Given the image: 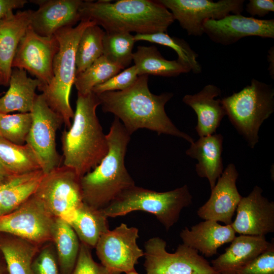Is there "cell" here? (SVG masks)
Instances as JSON below:
<instances>
[{
  "instance_id": "cell-1",
  "label": "cell",
  "mask_w": 274,
  "mask_h": 274,
  "mask_svg": "<svg viewBox=\"0 0 274 274\" xmlns=\"http://www.w3.org/2000/svg\"><path fill=\"white\" fill-rule=\"evenodd\" d=\"M148 76H139L136 81L122 91L105 92L96 94L105 113L113 114L122 121L131 135L140 128L160 134H169L194 142L189 135L180 130L165 113V104L173 96L171 92L159 95L151 93L148 87Z\"/></svg>"
},
{
  "instance_id": "cell-2",
  "label": "cell",
  "mask_w": 274,
  "mask_h": 274,
  "mask_svg": "<svg viewBox=\"0 0 274 274\" xmlns=\"http://www.w3.org/2000/svg\"><path fill=\"white\" fill-rule=\"evenodd\" d=\"M100 105L92 91L86 95L78 93L73 123L62 132L63 165L80 178L95 168L109 151L106 134L96 113Z\"/></svg>"
},
{
  "instance_id": "cell-3",
  "label": "cell",
  "mask_w": 274,
  "mask_h": 274,
  "mask_svg": "<svg viewBox=\"0 0 274 274\" xmlns=\"http://www.w3.org/2000/svg\"><path fill=\"white\" fill-rule=\"evenodd\" d=\"M80 21L88 20L106 32H135L136 34L166 32L174 22L171 12L158 1H82Z\"/></svg>"
},
{
  "instance_id": "cell-4",
  "label": "cell",
  "mask_w": 274,
  "mask_h": 274,
  "mask_svg": "<svg viewBox=\"0 0 274 274\" xmlns=\"http://www.w3.org/2000/svg\"><path fill=\"white\" fill-rule=\"evenodd\" d=\"M106 136L109 146L107 155L95 168L80 178L83 201L98 210L135 185L124 162L130 135L117 117Z\"/></svg>"
},
{
  "instance_id": "cell-5",
  "label": "cell",
  "mask_w": 274,
  "mask_h": 274,
  "mask_svg": "<svg viewBox=\"0 0 274 274\" xmlns=\"http://www.w3.org/2000/svg\"><path fill=\"white\" fill-rule=\"evenodd\" d=\"M93 24L95 23L93 21L82 20L77 26L62 28L54 34L59 49L53 62V78L48 85L39 89L48 106L60 116L68 129L74 116L70 96L76 76L77 48L83 32Z\"/></svg>"
},
{
  "instance_id": "cell-6",
  "label": "cell",
  "mask_w": 274,
  "mask_h": 274,
  "mask_svg": "<svg viewBox=\"0 0 274 274\" xmlns=\"http://www.w3.org/2000/svg\"><path fill=\"white\" fill-rule=\"evenodd\" d=\"M192 200L186 185L163 192L134 185L124 190L102 210L108 218L124 216L135 211L150 213L167 231L178 221L182 210L192 203Z\"/></svg>"
},
{
  "instance_id": "cell-7",
  "label": "cell",
  "mask_w": 274,
  "mask_h": 274,
  "mask_svg": "<svg viewBox=\"0 0 274 274\" xmlns=\"http://www.w3.org/2000/svg\"><path fill=\"white\" fill-rule=\"evenodd\" d=\"M229 121L253 148L263 122L274 111V88L255 79L242 90L221 99Z\"/></svg>"
},
{
  "instance_id": "cell-8",
  "label": "cell",
  "mask_w": 274,
  "mask_h": 274,
  "mask_svg": "<svg viewBox=\"0 0 274 274\" xmlns=\"http://www.w3.org/2000/svg\"><path fill=\"white\" fill-rule=\"evenodd\" d=\"M34 195L53 217L64 220L84 202L80 177L64 165L45 174Z\"/></svg>"
},
{
  "instance_id": "cell-9",
  "label": "cell",
  "mask_w": 274,
  "mask_h": 274,
  "mask_svg": "<svg viewBox=\"0 0 274 274\" xmlns=\"http://www.w3.org/2000/svg\"><path fill=\"white\" fill-rule=\"evenodd\" d=\"M166 246L159 237L145 243L144 265L147 274H219L196 250L183 244L174 253H169Z\"/></svg>"
},
{
  "instance_id": "cell-10",
  "label": "cell",
  "mask_w": 274,
  "mask_h": 274,
  "mask_svg": "<svg viewBox=\"0 0 274 274\" xmlns=\"http://www.w3.org/2000/svg\"><path fill=\"white\" fill-rule=\"evenodd\" d=\"M31 113L32 123L25 143L34 151L46 174L60 166L61 157L56 149V136L63 122L42 94H37Z\"/></svg>"
},
{
  "instance_id": "cell-11",
  "label": "cell",
  "mask_w": 274,
  "mask_h": 274,
  "mask_svg": "<svg viewBox=\"0 0 274 274\" xmlns=\"http://www.w3.org/2000/svg\"><path fill=\"white\" fill-rule=\"evenodd\" d=\"M55 218L33 194L16 210L0 215V233L22 238L39 246L52 241Z\"/></svg>"
},
{
  "instance_id": "cell-12",
  "label": "cell",
  "mask_w": 274,
  "mask_h": 274,
  "mask_svg": "<svg viewBox=\"0 0 274 274\" xmlns=\"http://www.w3.org/2000/svg\"><path fill=\"white\" fill-rule=\"evenodd\" d=\"M138 229L122 223L109 230L99 238L95 248L101 264L111 274H121L134 270L140 258L144 255L137 245Z\"/></svg>"
},
{
  "instance_id": "cell-13",
  "label": "cell",
  "mask_w": 274,
  "mask_h": 274,
  "mask_svg": "<svg viewBox=\"0 0 274 274\" xmlns=\"http://www.w3.org/2000/svg\"><path fill=\"white\" fill-rule=\"evenodd\" d=\"M189 36H201L203 24L209 19L218 20L231 14H241L244 0H159Z\"/></svg>"
},
{
  "instance_id": "cell-14",
  "label": "cell",
  "mask_w": 274,
  "mask_h": 274,
  "mask_svg": "<svg viewBox=\"0 0 274 274\" xmlns=\"http://www.w3.org/2000/svg\"><path fill=\"white\" fill-rule=\"evenodd\" d=\"M58 49L54 35L41 36L29 25L19 43L12 67L23 69L34 76L41 83L39 89L48 85L53 78V62Z\"/></svg>"
},
{
  "instance_id": "cell-15",
  "label": "cell",
  "mask_w": 274,
  "mask_h": 274,
  "mask_svg": "<svg viewBox=\"0 0 274 274\" xmlns=\"http://www.w3.org/2000/svg\"><path fill=\"white\" fill-rule=\"evenodd\" d=\"M203 30L211 41L225 46L249 36L273 39L274 19H260L241 14H231L220 19L205 21Z\"/></svg>"
},
{
  "instance_id": "cell-16",
  "label": "cell",
  "mask_w": 274,
  "mask_h": 274,
  "mask_svg": "<svg viewBox=\"0 0 274 274\" xmlns=\"http://www.w3.org/2000/svg\"><path fill=\"white\" fill-rule=\"evenodd\" d=\"M255 186L246 197H242L236 208V217L230 224L241 235L265 236L274 231V203L262 195Z\"/></svg>"
},
{
  "instance_id": "cell-17",
  "label": "cell",
  "mask_w": 274,
  "mask_h": 274,
  "mask_svg": "<svg viewBox=\"0 0 274 274\" xmlns=\"http://www.w3.org/2000/svg\"><path fill=\"white\" fill-rule=\"evenodd\" d=\"M238 176L235 166L229 164L223 170L208 200L197 211L198 216L206 220H211L230 225L232 219L242 196L236 185Z\"/></svg>"
},
{
  "instance_id": "cell-18",
  "label": "cell",
  "mask_w": 274,
  "mask_h": 274,
  "mask_svg": "<svg viewBox=\"0 0 274 274\" xmlns=\"http://www.w3.org/2000/svg\"><path fill=\"white\" fill-rule=\"evenodd\" d=\"M80 0H33L39 6L33 11L30 26L39 35L50 37L59 29L80 21Z\"/></svg>"
},
{
  "instance_id": "cell-19",
  "label": "cell",
  "mask_w": 274,
  "mask_h": 274,
  "mask_svg": "<svg viewBox=\"0 0 274 274\" xmlns=\"http://www.w3.org/2000/svg\"><path fill=\"white\" fill-rule=\"evenodd\" d=\"M33 10L10 12L0 21V85L8 86L18 45L30 25Z\"/></svg>"
},
{
  "instance_id": "cell-20",
  "label": "cell",
  "mask_w": 274,
  "mask_h": 274,
  "mask_svg": "<svg viewBox=\"0 0 274 274\" xmlns=\"http://www.w3.org/2000/svg\"><path fill=\"white\" fill-rule=\"evenodd\" d=\"M221 91L214 84H208L194 94H186L182 101L190 107L197 117L195 130L199 137L215 133L222 119L226 115L221 99H215Z\"/></svg>"
},
{
  "instance_id": "cell-21",
  "label": "cell",
  "mask_w": 274,
  "mask_h": 274,
  "mask_svg": "<svg viewBox=\"0 0 274 274\" xmlns=\"http://www.w3.org/2000/svg\"><path fill=\"white\" fill-rule=\"evenodd\" d=\"M270 243L265 236H235L225 252L211 261L212 266L219 274H235L264 251Z\"/></svg>"
},
{
  "instance_id": "cell-22",
  "label": "cell",
  "mask_w": 274,
  "mask_h": 274,
  "mask_svg": "<svg viewBox=\"0 0 274 274\" xmlns=\"http://www.w3.org/2000/svg\"><path fill=\"white\" fill-rule=\"evenodd\" d=\"M180 235L184 244L210 257L217 254L219 247L231 242L235 232L230 225H221L215 221L206 220L190 230L186 227Z\"/></svg>"
},
{
  "instance_id": "cell-23",
  "label": "cell",
  "mask_w": 274,
  "mask_h": 274,
  "mask_svg": "<svg viewBox=\"0 0 274 274\" xmlns=\"http://www.w3.org/2000/svg\"><path fill=\"white\" fill-rule=\"evenodd\" d=\"M223 137L220 134L199 137L191 144L186 154L196 159L195 170L198 176L207 178L212 189L223 172L222 157Z\"/></svg>"
},
{
  "instance_id": "cell-24",
  "label": "cell",
  "mask_w": 274,
  "mask_h": 274,
  "mask_svg": "<svg viewBox=\"0 0 274 274\" xmlns=\"http://www.w3.org/2000/svg\"><path fill=\"white\" fill-rule=\"evenodd\" d=\"M41 85V82L37 79L28 77L24 70L12 69L9 88L0 98V113L31 112L37 95L36 91Z\"/></svg>"
},
{
  "instance_id": "cell-25",
  "label": "cell",
  "mask_w": 274,
  "mask_h": 274,
  "mask_svg": "<svg viewBox=\"0 0 274 274\" xmlns=\"http://www.w3.org/2000/svg\"><path fill=\"white\" fill-rule=\"evenodd\" d=\"M107 218L102 209H95L84 202L65 221L82 243L94 248L100 237L109 230Z\"/></svg>"
},
{
  "instance_id": "cell-26",
  "label": "cell",
  "mask_w": 274,
  "mask_h": 274,
  "mask_svg": "<svg viewBox=\"0 0 274 274\" xmlns=\"http://www.w3.org/2000/svg\"><path fill=\"white\" fill-rule=\"evenodd\" d=\"M133 61L138 76L153 75L176 77L191 71L186 64L177 60L164 58L155 46H139L133 53Z\"/></svg>"
},
{
  "instance_id": "cell-27",
  "label": "cell",
  "mask_w": 274,
  "mask_h": 274,
  "mask_svg": "<svg viewBox=\"0 0 274 274\" xmlns=\"http://www.w3.org/2000/svg\"><path fill=\"white\" fill-rule=\"evenodd\" d=\"M45 174L40 169L12 176L5 183L1 197L0 215L17 209L36 192Z\"/></svg>"
},
{
  "instance_id": "cell-28",
  "label": "cell",
  "mask_w": 274,
  "mask_h": 274,
  "mask_svg": "<svg viewBox=\"0 0 274 274\" xmlns=\"http://www.w3.org/2000/svg\"><path fill=\"white\" fill-rule=\"evenodd\" d=\"M0 251L8 274H33L31 265L39 252L38 245L10 235L0 237Z\"/></svg>"
},
{
  "instance_id": "cell-29",
  "label": "cell",
  "mask_w": 274,
  "mask_h": 274,
  "mask_svg": "<svg viewBox=\"0 0 274 274\" xmlns=\"http://www.w3.org/2000/svg\"><path fill=\"white\" fill-rule=\"evenodd\" d=\"M52 242L56 247L61 274H71L77 260L80 244L75 231L65 220L55 218Z\"/></svg>"
},
{
  "instance_id": "cell-30",
  "label": "cell",
  "mask_w": 274,
  "mask_h": 274,
  "mask_svg": "<svg viewBox=\"0 0 274 274\" xmlns=\"http://www.w3.org/2000/svg\"><path fill=\"white\" fill-rule=\"evenodd\" d=\"M0 161L12 176L41 169L36 154L28 144H16L1 136Z\"/></svg>"
},
{
  "instance_id": "cell-31",
  "label": "cell",
  "mask_w": 274,
  "mask_h": 274,
  "mask_svg": "<svg viewBox=\"0 0 274 274\" xmlns=\"http://www.w3.org/2000/svg\"><path fill=\"white\" fill-rule=\"evenodd\" d=\"M105 34L98 25L88 26L79 40L76 54V75L86 70L103 55Z\"/></svg>"
},
{
  "instance_id": "cell-32",
  "label": "cell",
  "mask_w": 274,
  "mask_h": 274,
  "mask_svg": "<svg viewBox=\"0 0 274 274\" xmlns=\"http://www.w3.org/2000/svg\"><path fill=\"white\" fill-rule=\"evenodd\" d=\"M134 36L126 32H106L103 39V55L122 70L132 61Z\"/></svg>"
},
{
  "instance_id": "cell-33",
  "label": "cell",
  "mask_w": 274,
  "mask_h": 274,
  "mask_svg": "<svg viewBox=\"0 0 274 274\" xmlns=\"http://www.w3.org/2000/svg\"><path fill=\"white\" fill-rule=\"evenodd\" d=\"M122 69L109 61L103 55L84 71L77 74L74 84L78 93L83 95L120 72Z\"/></svg>"
},
{
  "instance_id": "cell-34",
  "label": "cell",
  "mask_w": 274,
  "mask_h": 274,
  "mask_svg": "<svg viewBox=\"0 0 274 274\" xmlns=\"http://www.w3.org/2000/svg\"><path fill=\"white\" fill-rule=\"evenodd\" d=\"M135 41H145L169 47L175 51L178 59L187 65L193 73L199 74L201 66L197 61L198 56L183 39L169 36L166 32H159L150 34H136L134 35Z\"/></svg>"
},
{
  "instance_id": "cell-35",
  "label": "cell",
  "mask_w": 274,
  "mask_h": 274,
  "mask_svg": "<svg viewBox=\"0 0 274 274\" xmlns=\"http://www.w3.org/2000/svg\"><path fill=\"white\" fill-rule=\"evenodd\" d=\"M32 123L29 113H0V136L14 144L24 145Z\"/></svg>"
},
{
  "instance_id": "cell-36",
  "label": "cell",
  "mask_w": 274,
  "mask_h": 274,
  "mask_svg": "<svg viewBox=\"0 0 274 274\" xmlns=\"http://www.w3.org/2000/svg\"><path fill=\"white\" fill-rule=\"evenodd\" d=\"M138 77L136 68L133 65L95 86L92 91L99 94L108 91L124 90L131 86Z\"/></svg>"
},
{
  "instance_id": "cell-37",
  "label": "cell",
  "mask_w": 274,
  "mask_h": 274,
  "mask_svg": "<svg viewBox=\"0 0 274 274\" xmlns=\"http://www.w3.org/2000/svg\"><path fill=\"white\" fill-rule=\"evenodd\" d=\"M235 274H274V244L249 263L238 269Z\"/></svg>"
},
{
  "instance_id": "cell-38",
  "label": "cell",
  "mask_w": 274,
  "mask_h": 274,
  "mask_svg": "<svg viewBox=\"0 0 274 274\" xmlns=\"http://www.w3.org/2000/svg\"><path fill=\"white\" fill-rule=\"evenodd\" d=\"M71 274H111L109 270L93 259L90 247L80 243L79 252Z\"/></svg>"
},
{
  "instance_id": "cell-39",
  "label": "cell",
  "mask_w": 274,
  "mask_h": 274,
  "mask_svg": "<svg viewBox=\"0 0 274 274\" xmlns=\"http://www.w3.org/2000/svg\"><path fill=\"white\" fill-rule=\"evenodd\" d=\"M31 268L33 274H61L56 253L50 246L38 252Z\"/></svg>"
},
{
  "instance_id": "cell-40",
  "label": "cell",
  "mask_w": 274,
  "mask_h": 274,
  "mask_svg": "<svg viewBox=\"0 0 274 274\" xmlns=\"http://www.w3.org/2000/svg\"><path fill=\"white\" fill-rule=\"evenodd\" d=\"M246 10L252 16L263 17L274 11V1L250 0L246 6Z\"/></svg>"
},
{
  "instance_id": "cell-41",
  "label": "cell",
  "mask_w": 274,
  "mask_h": 274,
  "mask_svg": "<svg viewBox=\"0 0 274 274\" xmlns=\"http://www.w3.org/2000/svg\"><path fill=\"white\" fill-rule=\"evenodd\" d=\"M26 0H0V21L15 9L24 7Z\"/></svg>"
},
{
  "instance_id": "cell-42",
  "label": "cell",
  "mask_w": 274,
  "mask_h": 274,
  "mask_svg": "<svg viewBox=\"0 0 274 274\" xmlns=\"http://www.w3.org/2000/svg\"><path fill=\"white\" fill-rule=\"evenodd\" d=\"M267 59L268 62V70L271 78L274 79V47L272 46L268 51Z\"/></svg>"
},
{
  "instance_id": "cell-43",
  "label": "cell",
  "mask_w": 274,
  "mask_h": 274,
  "mask_svg": "<svg viewBox=\"0 0 274 274\" xmlns=\"http://www.w3.org/2000/svg\"><path fill=\"white\" fill-rule=\"evenodd\" d=\"M12 175H11L4 167L0 161V184L7 181Z\"/></svg>"
},
{
  "instance_id": "cell-44",
  "label": "cell",
  "mask_w": 274,
  "mask_h": 274,
  "mask_svg": "<svg viewBox=\"0 0 274 274\" xmlns=\"http://www.w3.org/2000/svg\"><path fill=\"white\" fill-rule=\"evenodd\" d=\"M6 181L2 184H0V204H1V201L2 194L3 190L5 186Z\"/></svg>"
},
{
  "instance_id": "cell-45",
  "label": "cell",
  "mask_w": 274,
  "mask_h": 274,
  "mask_svg": "<svg viewBox=\"0 0 274 274\" xmlns=\"http://www.w3.org/2000/svg\"><path fill=\"white\" fill-rule=\"evenodd\" d=\"M5 270H7V268H4L3 266L0 263V274H5Z\"/></svg>"
},
{
  "instance_id": "cell-46",
  "label": "cell",
  "mask_w": 274,
  "mask_h": 274,
  "mask_svg": "<svg viewBox=\"0 0 274 274\" xmlns=\"http://www.w3.org/2000/svg\"><path fill=\"white\" fill-rule=\"evenodd\" d=\"M126 274H139V273H138L137 272H136V271L134 270L130 271L129 272H127Z\"/></svg>"
}]
</instances>
